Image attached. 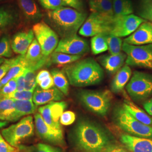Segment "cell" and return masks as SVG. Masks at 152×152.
<instances>
[{
    "label": "cell",
    "mask_w": 152,
    "mask_h": 152,
    "mask_svg": "<svg viewBox=\"0 0 152 152\" xmlns=\"http://www.w3.org/2000/svg\"><path fill=\"white\" fill-rule=\"evenodd\" d=\"M18 148L12 146L0 134V152H16Z\"/></svg>",
    "instance_id": "obj_42"
},
{
    "label": "cell",
    "mask_w": 152,
    "mask_h": 152,
    "mask_svg": "<svg viewBox=\"0 0 152 152\" xmlns=\"http://www.w3.org/2000/svg\"><path fill=\"white\" fill-rule=\"evenodd\" d=\"M87 14L70 7H61L48 11V24L61 38L77 34L85 22Z\"/></svg>",
    "instance_id": "obj_3"
},
{
    "label": "cell",
    "mask_w": 152,
    "mask_h": 152,
    "mask_svg": "<svg viewBox=\"0 0 152 152\" xmlns=\"http://www.w3.org/2000/svg\"><path fill=\"white\" fill-rule=\"evenodd\" d=\"M15 110L11 116L10 122H15L21 117L28 114L34 113L36 110V105L32 101L14 100Z\"/></svg>",
    "instance_id": "obj_25"
},
{
    "label": "cell",
    "mask_w": 152,
    "mask_h": 152,
    "mask_svg": "<svg viewBox=\"0 0 152 152\" xmlns=\"http://www.w3.org/2000/svg\"><path fill=\"white\" fill-rule=\"evenodd\" d=\"M127 92L135 102L147 100L152 96V75L135 71L127 85Z\"/></svg>",
    "instance_id": "obj_6"
},
{
    "label": "cell",
    "mask_w": 152,
    "mask_h": 152,
    "mask_svg": "<svg viewBox=\"0 0 152 152\" xmlns=\"http://www.w3.org/2000/svg\"><path fill=\"white\" fill-rule=\"evenodd\" d=\"M17 2L27 21L36 24L42 19V14L34 0H17Z\"/></svg>",
    "instance_id": "obj_21"
},
{
    "label": "cell",
    "mask_w": 152,
    "mask_h": 152,
    "mask_svg": "<svg viewBox=\"0 0 152 152\" xmlns=\"http://www.w3.org/2000/svg\"><path fill=\"white\" fill-rule=\"evenodd\" d=\"M17 148L16 152H63L59 147L44 143H38L31 145H19Z\"/></svg>",
    "instance_id": "obj_28"
},
{
    "label": "cell",
    "mask_w": 152,
    "mask_h": 152,
    "mask_svg": "<svg viewBox=\"0 0 152 152\" xmlns=\"http://www.w3.org/2000/svg\"><path fill=\"white\" fill-rule=\"evenodd\" d=\"M114 16H124L132 14L134 7L131 0H113Z\"/></svg>",
    "instance_id": "obj_30"
},
{
    "label": "cell",
    "mask_w": 152,
    "mask_h": 152,
    "mask_svg": "<svg viewBox=\"0 0 152 152\" xmlns=\"http://www.w3.org/2000/svg\"><path fill=\"white\" fill-rule=\"evenodd\" d=\"M11 40L8 35L0 38V58H10L12 54Z\"/></svg>",
    "instance_id": "obj_36"
},
{
    "label": "cell",
    "mask_w": 152,
    "mask_h": 152,
    "mask_svg": "<svg viewBox=\"0 0 152 152\" xmlns=\"http://www.w3.org/2000/svg\"><path fill=\"white\" fill-rule=\"evenodd\" d=\"M5 60V59L3 58H0V65L4 62V61Z\"/></svg>",
    "instance_id": "obj_49"
},
{
    "label": "cell",
    "mask_w": 152,
    "mask_h": 152,
    "mask_svg": "<svg viewBox=\"0 0 152 152\" xmlns=\"http://www.w3.org/2000/svg\"><path fill=\"white\" fill-rule=\"evenodd\" d=\"M66 6H69L73 9L79 11H81L83 7L82 0H63Z\"/></svg>",
    "instance_id": "obj_43"
},
{
    "label": "cell",
    "mask_w": 152,
    "mask_h": 152,
    "mask_svg": "<svg viewBox=\"0 0 152 152\" xmlns=\"http://www.w3.org/2000/svg\"><path fill=\"white\" fill-rule=\"evenodd\" d=\"M34 127L36 133L41 139L60 147L65 145L63 130L55 129L48 125L39 113L34 114Z\"/></svg>",
    "instance_id": "obj_11"
},
{
    "label": "cell",
    "mask_w": 152,
    "mask_h": 152,
    "mask_svg": "<svg viewBox=\"0 0 152 152\" xmlns=\"http://www.w3.org/2000/svg\"><path fill=\"white\" fill-rule=\"evenodd\" d=\"M16 91H20L25 90V77L24 72L20 75L16 77Z\"/></svg>",
    "instance_id": "obj_46"
},
{
    "label": "cell",
    "mask_w": 152,
    "mask_h": 152,
    "mask_svg": "<svg viewBox=\"0 0 152 152\" xmlns=\"http://www.w3.org/2000/svg\"><path fill=\"white\" fill-rule=\"evenodd\" d=\"M33 92L30 91H15L6 98H10L17 100H32Z\"/></svg>",
    "instance_id": "obj_40"
},
{
    "label": "cell",
    "mask_w": 152,
    "mask_h": 152,
    "mask_svg": "<svg viewBox=\"0 0 152 152\" xmlns=\"http://www.w3.org/2000/svg\"><path fill=\"white\" fill-rule=\"evenodd\" d=\"M51 76V73L47 70H42V71H40L37 74V75L36 76L37 84H38L40 82L43 81L46 78H48V77H49Z\"/></svg>",
    "instance_id": "obj_47"
},
{
    "label": "cell",
    "mask_w": 152,
    "mask_h": 152,
    "mask_svg": "<svg viewBox=\"0 0 152 152\" xmlns=\"http://www.w3.org/2000/svg\"><path fill=\"white\" fill-rule=\"evenodd\" d=\"M32 30L41 48L42 54L46 56L52 54L59 42L58 34L48 24L44 22L34 24Z\"/></svg>",
    "instance_id": "obj_10"
},
{
    "label": "cell",
    "mask_w": 152,
    "mask_h": 152,
    "mask_svg": "<svg viewBox=\"0 0 152 152\" xmlns=\"http://www.w3.org/2000/svg\"><path fill=\"white\" fill-rule=\"evenodd\" d=\"M73 139L76 147L83 152L104 151L113 144L112 136L108 131L88 120H80L76 125Z\"/></svg>",
    "instance_id": "obj_1"
},
{
    "label": "cell",
    "mask_w": 152,
    "mask_h": 152,
    "mask_svg": "<svg viewBox=\"0 0 152 152\" xmlns=\"http://www.w3.org/2000/svg\"><path fill=\"white\" fill-rule=\"evenodd\" d=\"M24 60L26 68L36 71L40 68L51 64V59L49 56L42 54L41 48L36 39H34L32 44L24 55Z\"/></svg>",
    "instance_id": "obj_15"
},
{
    "label": "cell",
    "mask_w": 152,
    "mask_h": 152,
    "mask_svg": "<svg viewBox=\"0 0 152 152\" xmlns=\"http://www.w3.org/2000/svg\"><path fill=\"white\" fill-rule=\"evenodd\" d=\"M64 72L70 84L78 87L98 85L104 77L103 68L91 58L78 60L66 66Z\"/></svg>",
    "instance_id": "obj_2"
},
{
    "label": "cell",
    "mask_w": 152,
    "mask_h": 152,
    "mask_svg": "<svg viewBox=\"0 0 152 152\" xmlns=\"http://www.w3.org/2000/svg\"><path fill=\"white\" fill-rule=\"evenodd\" d=\"M34 124L31 115H28L15 124L3 129L1 134L10 145L18 148L20 142L33 136Z\"/></svg>",
    "instance_id": "obj_8"
},
{
    "label": "cell",
    "mask_w": 152,
    "mask_h": 152,
    "mask_svg": "<svg viewBox=\"0 0 152 152\" xmlns=\"http://www.w3.org/2000/svg\"><path fill=\"white\" fill-rule=\"evenodd\" d=\"M143 107L147 113L152 117V98L146 101L144 104Z\"/></svg>",
    "instance_id": "obj_48"
},
{
    "label": "cell",
    "mask_w": 152,
    "mask_h": 152,
    "mask_svg": "<svg viewBox=\"0 0 152 152\" xmlns=\"http://www.w3.org/2000/svg\"><path fill=\"white\" fill-rule=\"evenodd\" d=\"M122 50L127 55L126 64L152 70V44L134 46L124 42Z\"/></svg>",
    "instance_id": "obj_9"
},
{
    "label": "cell",
    "mask_w": 152,
    "mask_h": 152,
    "mask_svg": "<svg viewBox=\"0 0 152 152\" xmlns=\"http://www.w3.org/2000/svg\"><path fill=\"white\" fill-rule=\"evenodd\" d=\"M82 55H73L61 53L54 52L50 57L51 62L57 65H65L72 64L80 60Z\"/></svg>",
    "instance_id": "obj_33"
},
{
    "label": "cell",
    "mask_w": 152,
    "mask_h": 152,
    "mask_svg": "<svg viewBox=\"0 0 152 152\" xmlns=\"http://www.w3.org/2000/svg\"><path fill=\"white\" fill-rule=\"evenodd\" d=\"M103 152H131L126 147H122L112 144L107 147Z\"/></svg>",
    "instance_id": "obj_44"
},
{
    "label": "cell",
    "mask_w": 152,
    "mask_h": 152,
    "mask_svg": "<svg viewBox=\"0 0 152 152\" xmlns=\"http://www.w3.org/2000/svg\"><path fill=\"white\" fill-rule=\"evenodd\" d=\"M24 73L25 77V90L34 92L37 85L36 72L26 69Z\"/></svg>",
    "instance_id": "obj_37"
},
{
    "label": "cell",
    "mask_w": 152,
    "mask_h": 152,
    "mask_svg": "<svg viewBox=\"0 0 152 152\" xmlns=\"http://www.w3.org/2000/svg\"><path fill=\"white\" fill-rule=\"evenodd\" d=\"M107 34L102 33L92 37L91 39V49L93 54H99L108 50Z\"/></svg>",
    "instance_id": "obj_32"
},
{
    "label": "cell",
    "mask_w": 152,
    "mask_h": 152,
    "mask_svg": "<svg viewBox=\"0 0 152 152\" xmlns=\"http://www.w3.org/2000/svg\"><path fill=\"white\" fill-rule=\"evenodd\" d=\"M83 152H103V151H85Z\"/></svg>",
    "instance_id": "obj_50"
},
{
    "label": "cell",
    "mask_w": 152,
    "mask_h": 152,
    "mask_svg": "<svg viewBox=\"0 0 152 152\" xmlns=\"http://www.w3.org/2000/svg\"><path fill=\"white\" fill-rule=\"evenodd\" d=\"M4 1V0H0V2H1V1Z\"/></svg>",
    "instance_id": "obj_51"
},
{
    "label": "cell",
    "mask_w": 152,
    "mask_h": 152,
    "mask_svg": "<svg viewBox=\"0 0 152 152\" xmlns=\"http://www.w3.org/2000/svg\"><path fill=\"white\" fill-rule=\"evenodd\" d=\"M122 106L136 120L143 124L152 127V117L137 107L134 103L125 99Z\"/></svg>",
    "instance_id": "obj_24"
},
{
    "label": "cell",
    "mask_w": 152,
    "mask_h": 152,
    "mask_svg": "<svg viewBox=\"0 0 152 152\" xmlns=\"http://www.w3.org/2000/svg\"><path fill=\"white\" fill-rule=\"evenodd\" d=\"M139 14L141 18L152 23V0H141Z\"/></svg>",
    "instance_id": "obj_35"
},
{
    "label": "cell",
    "mask_w": 152,
    "mask_h": 152,
    "mask_svg": "<svg viewBox=\"0 0 152 152\" xmlns=\"http://www.w3.org/2000/svg\"><path fill=\"white\" fill-rule=\"evenodd\" d=\"M24 55L18 56L16 63L11 66L5 76L0 81V90L10 80L20 75L26 69V64L24 60Z\"/></svg>",
    "instance_id": "obj_26"
},
{
    "label": "cell",
    "mask_w": 152,
    "mask_h": 152,
    "mask_svg": "<svg viewBox=\"0 0 152 152\" xmlns=\"http://www.w3.org/2000/svg\"><path fill=\"white\" fill-rule=\"evenodd\" d=\"M88 4L92 12L114 16L113 0H88Z\"/></svg>",
    "instance_id": "obj_27"
},
{
    "label": "cell",
    "mask_w": 152,
    "mask_h": 152,
    "mask_svg": "<svg viewBox=\"0 0 152 152\" xmlns=\"http://www.w3.org/2000/svg\"><path fill=\"white\" fill-rule=\"evenodd\" d=\"M39 87L43 90H48L54 86V83L52 76L46 78L43 81L40 82L38 84Z\"/></svg>",
    "instance_id": "obj_45"
},
{
    "label": "cell",
    "mask_w": 152,
    "mask_h": 152,
    "mask_svg": "<svg viewBox=\"0 0 152 152\" xmlns=\"http://www.w3.org/2000/svg\"><path fill=\"white\" fill-rule=\"evenodd\" d=\"M55 87L58 88L64 95H67L69 92V81L67 80L65 73L58 69H54L51 71Z\"/></svg>",
    "instance_id": "obj_29"
},
{
    "label": "cell",
    "mask_w": 152,
    "mask_h": 152,
    "mask_svg": "<svg viewBox=\"0 0 152 152\" xmlns=\"http://www.w3.org/2000/svg\"><path fill=\"white\" fill-rule=\"evenodd\" d=\"M78 98L87 109L100 116L106 115L111 107L112 95L108 91H95L83 90Z\"/></svg>",
    "instance_id": "obj_5"
},
{
    "label": "cell",
    "mask_w": 152,
    "mask_h": 152,
    "mask_svg": "<svg viewBox=\"0 0 152 152\" xmlns=\"http://www.w3.org/2000/svg\"><path fill=\"white\" fill-rule=\"evenodd\" d=\"M126 44L141 46L152 44V23L145 20L124 40Z\"/></svg>",
    "instance_id": "obj_16"
},
{
    "label": "cell",
    "mask_w": 152,
    "mask_h": 152,
    "mask_svg": "<svg viewBox=\"0 0 152 152\" xmlns=\"http://www.w3.org/2000/svg\"><path fill=\"white\" fill-rule=\"evenodd\" d=\"M64 95L63 92L54 86L48 90L36 87L33 92V102L36 106L42 105L53 102H59L64 99Z\"/></svg>",
    "instance_id": "obj_19"
},
{
    "label": "cell",
    "mask_w": 152,
    "mask_h": 152,
    "mask_svg": "<svg viewBox=\"0 0 152 152\" xmlns=\"http://www.w3.org/2000/svg\"><path fill=\"white\" fill-rule=\"evenodd\" d=\"M131 75L130 66L125 64L114 76L111 83L112 91L115 94L122 92L130 81Z\"/></svg>",
    "instance_id": "obj_23"
},
{
    "label": "cell",
    "mask_w": 152,
    "mask_h": 152,
    "mask_svg": "<svg viewBox=\"0 0 152 152\" xmlns=\"http://www.w3.org/2000/svg\"><path fill=\"white\" fill-rule=\"evenodd\" d=\"M107 42L110 54H118L121 53L123 42L120 37L109 33L107 34Z\"/></svg>",
    "instance_id": "obj_34"
},
{
    "label": "cell",
    "mask_w": 152,
    "mask_h": 152,
    "mask_svg": "<svg viewBox=\"0 0 152 152\" xmlns=\"http://www.w3.org/2000/svg\"><path fill=\"white\" fill-rule=\"evenodd\" d=\"M66 107L65 102H53L39 107L38 112L48 125L55 129L62 130L60 118Z\"/></svg>",
    "instance_id": "obj_13"
},
{
    "label": "cell",
    "mask_w": 152,
    "mask_h": 152,
    "mask_svg": "<svg viewBox=\"0 0 152 152\" xmlns=\"http://www.w3.org/2000/svg\"><path fill=\"white\" fill-rule=\"evenodd\" d=\"M89 51L87 41L77 34L62 38L54 52L73 55H82Z\"/></svg>",
    "instance_id": "obj_14"
},
{
    "label": "cell",
    "mask_w": 152,
    "mask_h": 152,
    "mask_svg": "<svg viewBox=\"0 0 152 152\" xmlns=\"http://www.w3.org/2000/svg\"><path fill=\"white\" fill-rule=\"evenodd\" d=\"M40 5L49 11L66 6L63 0H38Z\"/></svg>",
    "instance_id": "obj_38"
},
{
    "label": "cell",
    "mask_w": 152,
    "mask_h": 152,
    "mask_svg": "<svg viewBox=\"0 0 152 152\" xmlns=\"http://www.w3.org/2000/svg\"><path fill=\"white\" fill-rule=\"evenodd\" d=\"M15 110V103L10 98H0V120L9 121Z\"/></svg>",
    "instance_id": "obj_31"
},
{
    "label": "cell",
    "mask_w": 152,
    "mask_h": 152,
    "mask_svg": "<svg viewBox=\"0 0 152 152\" xmlns=\"http://www.w3.org/2000/svg\"><path fill=\"white\" fill-rule=\"evenodd\" d=\"M16 77L11 79L0 90V98H6L16 91Z\"/></svg>",
    "instance_id": "obj_39"
},
{
    "label": "cell",
    "mask_w": 152,
    "mask_h": 152,
    "mask_svg": "<svg viewBox=\"0 0 152 152\" xmlns=\"http://www.w3.org/2000/svg\"><path fill=\"white\" fill-rule=\"evenodd\" d=\"M120 141L131 152H152V139L123 134L120 136Z\"/></svg>",
    "instance_id": "obj_18"
},
{
    "label": "cell",
    "mask_w": 152,
    "mask_h": 152,
    "mask_svg": "<svg viewBox=\"0 0 152 152\" xmlns=\"http://www.w3.org/2000/svg\"><path fill=\"white\" fill-rule=\"evenodd\" d=\"M114 16L92 12L87 17L78 32L85 37L110 33L113 27Z\"/></svg>",
    "instance_id": "obj_7"
},
{
    "label": "cell",
    "mask_w": 152,
    "mask_h": 152,
    "mask_svg": "<svg viewBox=\"0 0 152 152\" xmlns=\"http://www.w3.org/2000/svg\"><path fill=\"white\" fill-rule=\"evenodd\" d=\"M76 118V114L74 112L72 111H66L60 117V124L64 126L72 125L74 123Z\"/></svg>",
    "instance_id": "obj_41"
},
{
    "label": "cell",
    "mask_w": 152,
    "mask_h": 152,
    "mask_svg": "<svg viewBox=\"0 0 152 152\" xmlns=\"http://www.w3.org/2000/svg\"><path fill=\"white\" fill-rule=\"evenodd\" d=\"M127 58L125 53L118 54L103 55L99 58V61L105 69L111 75H114L122 68Z\"/></svg>",
    "instance_id": "obj_22"
},
{
    "label": "cell",
    "mask_w": 152,
    "mask_h": 152,
    "mask_svg": "<svg viewBox=\"0 0 152 152\" xmlns=\"http://www.w3.org/2000/svg\"><path fill=\"white\" fill-rule=\"evenodd\" d=\"M145 21L141 17L134 14L114 16L113 27L110 34L120 38L129 36Z\"/></svg>",
    "instance_id": "obj_12"
},
{
    "label": "cell",
    "mask_w": 152,
    "mask_h": 152,
    "mask_svg": "<svg viewBox=\"0 0 152 152\" xmlns=\"http://www.w3.org/2000/svg\"><path fill=\"white\" fill-rule=\"evenodd\" d=\"M32 29L28 32H19L14 35L11 41L12 51L20 55L26 54L28 49L34 39Z\"/></svg>",
    "instance_id": "obj_20"
},
{
    "label": "cell",
    "mask_w": 152,
    "mask_h": 152,
    "mask_svg": "<svg viewBox=\"0 0 152 152\" xmlns=\"http://www.w3.org/2000/svg\"><path fill=\"white\" fill-rule=\"evenodd\" d=\"M113 118L114 124L126 134L137 137L152 139V127L136 120L123 106L115 109Z\"/></svg>",
    "instance_id": "obj_4"
},
{
    "label": "cell",
    "mask_w": 152,
    "mask_h": 152,
    "mask_svg": "<svg viewBox=\"0 0 152 152\" xmlns=\"http://www.w3.org/2000/svg\"><path fill=\"white\" fill-rule=\"evenodd\" d=\"M20 20L19 11L15 6L6 4L0 6V31L16 26Z\"/></svg>",
    "instance_id": "obj_17"
}]
</instances>
